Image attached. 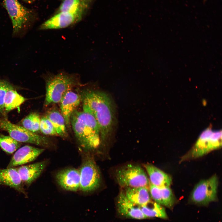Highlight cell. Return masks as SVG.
<instances>
[{
  "label": "cell",
  "instance_id": "obj_19",
  "mask_svg": "<svg viewBox=\"0 0 222 222\" xmlns=\"http://www.w3.org/2000/svg\"><path fill=\"white\" fill-rule=\"evenodd\" d=\"M26 100L18 93L14 87L9 89L6 93L4 101L6 114L7 115L9 112L19 106Z\"/></svg>",
  "mask_w": 222,
  "mask_h": 222
},
{
  "label": "cell",
  "instance_id": "obj_17",
  "mask_svg": "<svg viewBox=\"0 0 222 222\" xmlns=\"http://www.w3.org/2000/svg\"><path fill=\"white\" fill-rule=\"evenodd\" d=\"M145 167L150 183L160 188L169 187L171 183V179L169 175L150 164L145 165Z\"/></svg>",
  "mask_w": 222,
  "mask_h": 222
},
{
  "label": "cell",
  "instance_id": "obj_12",
  "mask_svg": "<svg viewBox=\"0 0 222 222\" xmlns=\"http://www.w3.org/2000/svg\"><path fill=\"white\" fill-rule=\"evenodd\" d=\"M0 184L9 186L27 195L17 168L0 169Z\"/></svg>",
  "mask_w": 222,
  "mask_h": 222
},
{
  "label": "cell",
  "instance_id": "obj_22",
  "mask_svg": "<svg viewBox=\"0 0 222 222\" xmlns=\"http://www.w3.org/2000/svg\"><path fill=\"white\" fill-rule=\"evenodd\" d=\"M40 118L36 113H32L20 121L21 126L28 130L36 133L40 131Z\"/></svg>",
  "mask_w": 222,
  "mask_h": 222
},
{
  "label": "cell",
  "instance_id": "obj_1",
  "mask_svg": "<svg viewBox=\"0 0 222 222\" xmlns=\"http://www.w3.org/2000/svg\"><path fill=\"white\" fill-rule=\"evenodd\" d=\"M83 110L92 114L99 127L101 140L106 141L113 131L114 123L113 107L110 97L99 91H84L81 98Z\"/></svg>",
  "mask_w": 222,
  "mask_h": 222
},
{
  "label": "cell",
  "instance_id": "obj_29",
  "mask_svg": "<svg viewBox=\"0 0 222 222\" xmlns=\"http://www.w3.org/2000/svg\"><path fill=\"white\" fill-rule=\"evenodd\" d=\"M23 1L26 3L28 4L32 3L35 2V0H22Z\"/></svg>",
  "mask_w": 222,
  "mask_h": 222
},
{
  "label": "cell",
  "instance_id": "obj_13",
  "mask_svg": "<svg viewBox=\"0 0 222 222\" xmlns=\"http://www.w3.org/2000/svg\"><path fill=\"white\" fill-rule=\"evenodd\" d=\"M47 163V160H44L17 168L24 186L29 187L39 176Z\"/></svg>",
  "mask_w": 222,
  "mask_h": 222
},
{
  "label": "cell",
  "instance_id": "obj_5",
  "mask_svg": "<svg viewBox=\"0 0 222 222\" xmlns=\"http://www.w3.org/2000/svg\"><path fill=\"white\" fill-rule=\"evenodd\" d=\"M94 0H83L76 7L55 13L40 26V30L58 29L70 26L80 22L86 14Z\"/></svg>",
  "mask_w": 222,
  "mask_h": 222
},
{
  "label": "cell",
  "instance_id": "obj_23",
  "mask_svg": "<svg viewBox=\"0 0 222 222\" xmlns=\"http://www.w3.org/2000/svg\"><path fill=\"white\" fill-rule=\"evenodd\" d=\"M21 145V142L10 136L0 134V147L6 153L12 154L18 149Z\"/></svg>",
  "mask_w": 222,
  "mask_h": 222
},
{
  "label": "cell",
  "instance_id": "obj_18",
  "mask_svg": "<svg viewBox=\"0 0 222 222\" xmlns=\"http://www.w3.org/2000/svg\"><path fill=\"white\" fill-rule=\"evenodd\" d=\"M125 194L130 201L138 206L145 205L151 200L149 189L147 187H127Z\"/></svg>",
  "mask_w": 222,
  "mask_h": 222
},
{
  "label": "cell",
  "instance_id": "obj_24",
  "mask_svg": "<svg viewBox=\"0 0 222 222\" xmlns=\"http://www.w3.org/2000/svg\"><path fill=\"white\" fill-rule=\"evenodd\" d=\"M14 86L8 81L0 79V115L1 117L7 119L4 109V101L5 94L7 91Z\"/></svg>",
  "mask_w": 222,
  "mask_h": 222
},
{
  "label": "cell",
  "instance_id": "obj_10",
  "mask_svg": "<svg viewBox=\"0 0 222 222\" xmlns=\"http://www.w3.org/2000/svg\"><path fill=\"white\" fill-rule=\"evenodd\" d=\"M44 150L43 148H39L29 145L24 146L18 149L14 153L6 167H14L32 162Z\"/></svg>",
  "mask_w": 222,
  "mask_h": 222
},
{
  "label": "cell",
  "instance_id": "obj_27",
  "mask_svg": "<svg viewBox=\"0 0 222 222\" xmlns=\"http://www.w3.org/2000/svg\"><path fill=\"white\" fill-rule=\"evenodd\" d=\"M83 0H63L55 13L64 12L77 7Z\"/></svg>",
  "mask_w": 222,
  "mask_h": 222
},
{
  "label": "cell",
  "instance_id": "obj_20",
  "mask_svg": "<svg viewBox=\"0 0 222 222\" xmlns=\"http://www.w3.org/2000/svg\"><path fill=\"white\" fill-rule=\"evenodd\" d=\"M46 117L52 124L58 135L63 138L68 136L65 120L61 113L53 110L48 112Z\"/></svg>",
  "mask_w": 222,
  "mask_h": 222
},
{
  "label": "cell",
  "instance_id": "obj_26",
  "mask_svg": "<svg viewBox=\"0 0 222 222\" xmlns=\"http://www.w3.org/2000/svg\"><path fill=\"white\" fill-rule=\"evenodd\" d=\"M40 131L45 135H58L52 124L46 116L40 118Z\"/></svg>",
  "mask_w": 222,
  "mask_h": 222
},
{
  "label": "cell",
  "instance_id": "obj_21",
  "mask_svg": "<svg viewBox=\"0 0 222 222\" xmlns=\"http://www.w3.org/2000/svg\"><path fill=\"white\" fill-rule=\"evenodd\" d=\"M139 206L142 212L147 217L167 218L165 209L161 205L151 200L146 204Z\"/></svg>",
  "mask_w": 222,
  "mask_h": 222
},
{
  "label": "cell",
  "instance_id": "obj_8",
  "mask_svg": "<svg viewBox=\"0 0 222 222\" xmlns=\"http://www.w3.org/2000/svg\"><path fill=\"white\" fill-rule=\"evenodd\" d=\"M79 170L80 190L89 192L99 187L101 181L100 173L92 158L88 155H86Z\"/></svg>",
  "mask_w": 222,
  "mask_h": 222
},
{
  "label": "cell",
  "instance_id": "obj_16",
  "mask_svg": "<svg viewBox=\"0 0 222 222\" xmlns=\"http://www.w3.org/2000/svg\"><path fill=\"white\" fill-rule=\"evenodd\" d=\"M213 131L210 128L205 130L200 135L192 148L183 158H195L209 153L210 138Z\"/></svg>",
  "mask_w": 222,
  "mask_h": 222
},
{
  "label": "cell",
  "instance_id": "obj_15",
  "mask_svg": "<svg viewBox=\"0 0 222 222\" xmlns=\"http://www.w3.org/2000/svg\"><path fill=\"white\" fill-rule=\"evenodd\" d=\"M81 99L79 95L70 91L65 95L60 102L61 113L64 118L66 126L68 128L71 126V115L80 105Z\"/></svg>",
  "mask_w": 222,
  "mask_h": 222
},
{
  "label": "cell",
  "instance_id": "obj_4",
  "mask_svg": "<svg viewBox=\"0 0 222 222\" xmlns=\"http://www.w3.org/2000/svg\"><path fill=\"white\" fill-rule=\"evenodd\" d=\"M79 84L78 77L74 74L63 72L49 76L46 80L45 106L60 102L68 92Z\"/></svg>",
  "mask_w": 222,
  "mask_h": 222
},
{
  "label": "cell",
  "instance_id": "obj_14",
  "mask_svg": "<svg viewBox=\"0 0 222 222\" xmlns=\"http://www.w3.org/2000/svg\"><path fill=\"white\" fill-rule=\"evenodd\" d=\"M117 210L121 215L125 217L137 219L147 217L144 215L139 206L130 201L122 191L120 193L117 201Z\"/></svg>",
  "mask_w": 222,
  "mask_h": 222
},
{
  "label": "cell",
  "instance_id": "obj_28",
  "mask_svg": "<svg viewBox=\"0 0 222 222\" xmlns=\"http://www.w3.org/2000/svg\"><path fill=\"white\" fill-rule=\"evenodd\" d=\"M149 191L151 197L155 202L162 205L160 188L150 183Z\"/></svg>",
  "mask_w": 222,
  "mask_h": 222
},
{
  "label": "cell",
  "instance_id": "obj_2",
  "mask_svg": "<svg viewBox=\"0 0 222 222\" xmlns=\"http://www.w3.org/2000/svg\"><path fill=\"white\" fill-rule=\"evenodd\" d=\"M70 123L82 147L90 150L98 146L101 140L100 128L92 114L83 110H76L71 115Z\"/></svg>",
  "mask_w": 222,
  "mask_h": 222
},
{
  "label": "cell",
  "instance_id": "obj_11",
  "mask_svg": "<svg viewBox=\"0 0 222 222\" xmlns=\"http://www.w3.org/2000/svg\"><path fill=\"white\" fill-rule=\"evenodd\" d=\"M56 179L59 184L66 190L76 191L80 189L79 170L69 168L63 170L57 174Z\"/></svg>",
  "mask_w": 222,
  "mask_h": 222
},
{
  "label": "cell",
  "instance_id": "obj_25",
  "mask_svg": "<svg viewBox=\"0 0 222 222\" xmlns=\"http://www.w3.org/2000/svg\"><path fill=\"white\" fill-rule=\"evenodd\" d=\"M162 205L172 208L175 202V199L169 187H161Z\"/></svg>",
  "mask_w": 222,
  "mask_h": 222
},
{
  "label": "cell",
  "instance_id": "obj_9",
  "mask_svg": "<svg viewBox=\"0 0 222 222\" xmlns=\"http://www.w3.org/2000/svg\"><path fill=\"white\" fill-rule=\"evenodd\" d=\"M218 179L216 175L201 181L195 187L191 193V199L193 203L205 205L217 199Z\"/></svg>",
  "mask_w": 222,
  "mask_h": 222
},
{
  "label": "cell",
  "instance_id": "obj_3",
  "mask_svg": "<svg viewBox=\"0 0 222 222\" xmlns=\"http://www.w3.org/2000/svg\"><path fill=\"white\" fill-rule=\"evenodd\" d=\"M2 5L11 21L13 37H24L37 20V12L24 6L18 0H3Z\"/></svg>",
  "mask_w": 222,
  "mask_h": 222
},
{
  "label": "cell",
  "instance_id": "obj_7",
  "mask_svg": "<svg viewBox=\"0 0 222 222\" xmlns=\"http://www.w3.org/2000/svg\"><path fill=\"white\" fill-rule=\"evenodd\" d=\"M115 176L118 184L123 187H148L150 183L143 169L139 166L132 164H128L119 168Z\"/></svg>",
  "mask_w": 222,
  "mask_h": 222
},
{
  "label": "cell",
  "instance_id": "obj_6",
  "mask_svg": "<svg viewBox=\"0 0 222 222\" xmlns=\"http://www.w3.org/2000/svg\"><path fill=\"white\" fill-rule=\"evenodd\" d=\"M0 129L7 131L9 136L21 143H29L44 147H49L51 145L47 137L31 132L2 117H0Z\"/></svg>",
  "mask_w": 222,
  "mask_h": 222
}]
</instances>
